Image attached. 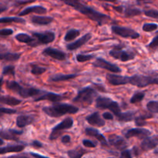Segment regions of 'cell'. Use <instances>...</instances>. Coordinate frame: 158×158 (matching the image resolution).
Segmentation results:
<instances>
[{
  "label": "cell",
  "mask_w": 158,
  "mask_h": 158,
  "mask_svg": "<svg viewBox=\"0 0 158 158\" xmlns=\"http://www.w3.org/2000/svg\"><path fill=\"white\" fill-rule=\"evenodd\" d=\"M158 140L154 137H148L144 138L140 144V148L143 151H148L154 149L157 147Z\"/></svg>",
  "instance_id": "22"
},
{
  "label": "cell",
  "mask_w": 158,
  "mask_h": 158,
  "mask_svg": "<svg viewBox=\"0 0 158 158\" xmlns=\"http://www.w3.org/2000/svg\"><path fill=\"white\" fill-rule=\"evenodd\" d=\"M32 35L35 39V42L30 45L31 47H35L40 45H46L55 40L56 35L52 31H46L43 32H32Z\"/></svg>",
  "instance_id": "5"
},
{
  "label": "cell",
  "mask_w": 158,
  "mask_h": 158,
  "mask_svg": "<svg viewBox=\"0 0 158 158\" xmlns=\"http://www.w3.org/2000/svg\"><path fill=\"white\" fill-rule=\"evenodd\" d=\"M15 39L19 43H26L30 46L31 44L35 42V39L32 35H29L26 33H18L15 35Z\"/></svg>",
  "instance_id": "29"
},
{
  "label": "cell",
  "mask_w": 158,
  "mask_h": 158,
  "mask_svg": "<svg viewBox=\"0 0 158 158\" xmlns=\"http://www.w3.org/2000/svg\"><path fill=\"white\" fill-rule=\"evenodd\" d=\"M99 1L101 2H112V3H115L117 2L118 0H99Z\"/></svg>",
  "instance_id": "56"
},
{
  "label": "cell",
  "mask_w": 158,
  "mask_h": 158,
  "mask_svg": "<svg viewBox=\"0 0 158 158\" xmlns=\"http://www.w3.org/2000/svg\"><path fill=\"white\" fill-rule=\"evenodd\" d=\"M30 155L32 156V157L35 158H49L47 157H45V156H42L40 155V154H36V153H33V152H30Z\"/></svg>",
  "instance_id": "55"
},
{
  "label": "cell",
  "mask_w": 158,
  "mask_h": 158,
  "mask_svg": "<svg viewBox=\"0 0 158 158\" xmlns=\"http://www.w3.org/2000/svg\"><path fill=\"white\" fill-rule=\"evenodd\" d=\"M111 30L114 34L125 39L136 40V39H138L140 37V33H138L131 28L123 27V26H111Z\"/></svg>",
  "instance_id": "7"
},
{
  "label": "cell",
  "mask_w": 158,
  "mask_h": 158,
  "mask_svg": "<svg viewBox=\"0 0 158 158\" xmlns=\"http://www.w3.org/2000/svg\"><path fill=\"white\" fill-rule=\"evenodd\" d=\"M0 112L2 114H16L17 110L15 109H10V108H5L1 107L0 108Z\"/></svg>",
  "instance_id": "46"
},
{
  "label": "cell",
  "mask_w": 158,
  "mask_h": 158,
  "mask_svg": "<svg viewBox=\"0 0 158 158\" xmlns=\"http://www.w3.org/2000/svg\"><path fill=\"white\" fill-rule=\"evenodd\" d=\"M151 134V131L145 128H132V129L128 130L125 133L124 136L127 139L131 138V137H137V138L143 140L146 137H150Z\"/></svg>",
  "instance_id": "9"
},
{
  "label": "cell",
  "mask_w": 158,
  "mask_h": 158,
  "mask_svg": "<svg viewBox=\"0 0 158 158\" xmlns=\"http://www.w3.org/2000/svg\"><path fill=\"white\" fill-rule=\"evenodd\" d=\"M0 23H19V24H26V21L25 19L19 16H4L0 19Z\"/></svg>",
  "instance_id": "32"
},
{
  "label": "cell",
  "mask_w": 158,
  "mask_h": 158,
  "mask_svg": "<svg viewBox=\"0 0 158 158\" xmlns=\"http://www.w3.org/2000/svg\"><path fill=\"white\" fill-rule=\"evenodd\" d=\"M80 109L77 106L67 103H56L52 106L43 108V112L50 117H60L66 114H75Z\"/></svg>",
  "instance_id": "2"
},
{
  "label": "cell",
  "mask_w": 158,
  "mask_h": 158,
  "mask_svg": "<svg viewBox=\"0 0 158 158\" xmlns=\"http://www.w3.org/2000/svg\"><path fill=\"white\" fill-rule=\"evenodd\" d=\"M70 141H71V137H70V136H69V135H64V136H63V137H62V138H61V142L63 143H65V144H66V143H70Z\"/></svg>",
  "instance_id": "51"
},
{
  "label": "cell",
  "mask_w": 158,
  "mask_h": 158,
  "mask_svg": "<svg viewBox=\"0 0 158 158\" xmlns=\"http://www.w3.org/2000/svg\"><path fill=\"white\" fill-rule=\"evenodd\" d=\"M93 58H94V56L92 54H77L76 59L77 61L79 63H84V62H87L89 60H91Z\"/></svg>",
  "instance_id": "41"
},
{
  "label": "cell",
  "mask_w": 158,
  "mask_h": 158,
  "mask_svg": "<svg viewBox=\"0 0 158 158\" xmlns=\"http://www.w3.org/2000/svg\"><path fill=\"white\" fill-rule=\"evenodd\" d=\"M150 85H158V77H150Z\"/></svg>",
  "instance_id": "52"
},
{
  "label": "cell",
  "mask_w": 158,
  "mask_h": 158,
  "mask_svg": "<svg viewBox=\"0 0 158 158\" xmlns=\"http://www.w3.org/2000/svg\"><path fill=\"white\" fill-rule=\"evenodd\" d=\"M154 117L153 114H144V115H140L137 116L135 117L134 120H135V124L136 126L138 127H142L147 125V119L152 118Z\"/></svg>",
  "instance_id": "34"
},
{
  "label": "cell",
  "mask_w": 158,
  "mask_h": 158,
  "mask_svg": "<svg viewBox=\"0 0 158 158\" xmlns=\"http://www.w3.org/2000/svg\"><path fill=\"white\" fill-rule=\"evenodd\" d=\"M110 158H111V157H110Z\"/></svg>",
  "instance_id": "57"
},
{
  "label": "cell",
  "mask_w": 158,
  "mask_h": 158,
  "mask_svg": "<svg viewBox=\"0 0 158 158\" xmlns=\"http://www.w3.org/2000/svg\"><path fill=\"white\" fill-rule=\"evenodd\" d=\"M26 148L23 144H15V145H8L6 147H2L0 148V154H5L7 153H19L21 152Z\"/></svg>",
  "instance_id": "26"
},
{
  "label": "cell",
  "mask_w": 158,
  "mask_h": 158,
  "mask_svg": "<svg viewBox=\"0 0 158 158\" xmlns=\"http://www.w3.org/2000/svg\"><path fill=\"white\" fill-rule=\"evenodd\" d=\"M47 12V9L42 6H28L25 8L23 10L19 13V16L22 17L24 15H29L30 13H36V14H46Z\"/></svg>",
  "instance_id": "19"
},
{
  "label": "cell",
  "mask_w": 158,
  "mask_h": 158,
  "mask_svg": "<svg viewBox=\"0 0 158 158\" xmlns=\"http://www.w3.org/2000/svg\"><path fill=\"white\" fill-rule=\"evenodd\" d=\"M85 134L87 136H89V137H94L95 139H97L103 147L109 146L106 139L105 138L104 136H103L98 130L93 127H86V129H85Z\"/></svg>",
  "instance_id": "15"
},
{
  "label": "cell",
  "mask_w": 158,
  "mask_h": 158,
  "mask_svg": "<svg viewBox=\"0 0 158 158\" xmlns=\"http://www.w3.org/2000/svg\"><path fill=\"white\" fill-rule=\"evenodd\" d=\"M73 120L72 117H66V119L63 120L62 122H60V123L56 125V126L52 128V131H60L62 132L64 130H68L70 129L71 127H73Z\"/></svg>",
  "instance_id": "24"
},
{
  "label": "cell",
  "mask_w": 158,
  "mask_h": 158,
  "mask_svg": "<svg viewBox=\"0 0 158 158\" xmlns=\"http://www.w3.org/2000/svg\"><path fill=\"white\" fill-rule=\"evenodd\" d=\"M13 33V30L12 29H2L0 30V35L2 36H9Z\"/></svg>",
  "instance_id": "47"
},
{
  "label": "cell",
  "mask_w": 158,
  "mask_h": 158,
  "mask_svg": "<svg viewBox=\"0 0 158 158\" xmlns=\"http://www.w3.org/2000/svg\"><path fill=\"white\" fill-rule=\"evenodd\" d=\"M96 107L100 110H110L116 117L121 114L119 103L107 97L98 96L96 99Z\"/></svg>",
  "instance_id": "4"
},
{
  "label": "cell",
  "mask_w": 158,
  "mask_h": 158,
  "mask_svg": "<svg viewBox=\"0 0 158 158\" xmlns=\"http://www.w3.org/2000/svg\"><path fill=\"white\" fill-rule=\"evenodd\" d=\"M31 23L36 26H47L54 21L52 16H41V15H32L30 18Z\"/></svg>",
  "instance_id": "20"
},
{
  "label": "cell",
  "mask_w": 158,
  "mask_h": 158,
  "mask_svg": "<svg viewBox=\"0 0 158 158\" xmlns=\"http://www.w3.org/2000/svg\"><path fill=\"white\" fill-rule=\"evenodd\" d=\"M6 87L9 89H10V90L13 91V92L19 94V93L20 92V90H21L23 86H22L19 83H17L16 81H13V80H12V81L6 82Z\"/></svg>",
  "instance_id": "36"
},
{
  "label": "cell",
  "mask_w": 158,
  "mask_h": 158,
  "mask_svg": "<svg viewBox=\"0 0 158 158\" xmlns=\"http://www.w3.org/2000/svg\"><path fill=\"white\" fill-rule=\"evenodd\" d=\"M79 76V74H62L57 73L51 76L49 78V82H62L73 80Z\"/></svg>",
  "instance_id": "25"
},
{
  "label": "cell",
  "mask_w": 158,
  "mask_h": 158,
  "mask_svg": "<svg viewBox=\"0 0 158 158\" xmlns=\"http://www.w3.org/2000/svg\"><path fill=\"white\" fill-rule=\"evenodd\" d=\"M80 34V31L79 29H70L66 32L64 35V40L66 42H71L72 40H75L77 36Z\"/></svg>",
  "instance_id": "35"
},
{
  "label": "cell",
  "mask_w": 158,
  "mask_h": 158,
  "mask_svg": "<svg viewBox=\"0 0 158 158\" xmlns=\"http://www.w3.org/2000/svg\"><path fill=\"white\" fill-rule=\"evenodd\" d=\"M142 12H143V11L138 8L134 7L133 6H127L124 7L123 13L126 18H132V17L141 15Z\"/></svg>",
  "instance_id": "27"
},
{
  "label": "cell",
  "mask_w": 158,
  "mask_h": 158,
  "mask_svg": "<svg viewBox=\"0 0 158 158\" xmlns=\"http://www.w3.org/2000/svg\"><path fill=\"white\" fill-rule=\"evenodd\" d=\"M21 52H4L1 53L0 59L2 60H6V61H17L21 58Z\"/></svg>",
  "instance_id": "30"
},
{
  "label": "cell",
  "mask_w": 158,
  "mask_h": 158,
  "mask_svg": "<svg viewBox=\"0 0 158 158\" xmlns=\"http://www.w3.org/2000/svg\"><path fill=\"white\" fill-rule=\"evenodd\" d=\"M129 84L139 88L146 87L149 86V76L134 75L129 77Z\"/></svg>",
  "instance_id": "12"
},
{
  "label": "cell",
  "mask_w": 158,
  "mask_h": 158,
  "mask_svg": "<svg viewBox=\"0 0 158 158\" xmlns=\"http://www.w3.org/2000/svg\"><path fill=\"white\" fill-rule=\"evenodd\" d=\"M110 56L113 58L122 62H127L135 58L136 53L132 51L123 50L120 46H117L109 52Z\"/></svg>",
  "instance_id": "6"
},
{
  "label": "cell",
  "mask_w": 158,
  "mask_h": 158,
  "mask_svg": "<svg viewBox=\"0 0 158 158\" xmlns=\"http://www.w3.org/2000/svg\"><path fill=\"white\" fill-rule=\"evenodd\" d=\"M46 92L44 90H40V89H36L34 87H29V88H25L23 87L21 89L20 92L19 93V95L23 98H29V97H35L37 95L43 94V93Z\"/></svg>",
  "instance_id": "21"
},
{
  "label": "cell",
  "mask_w": 158,
  "mask_h": 158,
  "mask_svg": "<svg viewBox=\"0 0 158 158\" xmlns=\"http://www.w3.org/2000/svg\"><path fill=\"white\" fill-rule=\"evenodd\" d=\"M92 38V35L91 33H86L85 35H83V36L80 37V39L77 40L76 41L73 42V43H68L66 45V49L69 51H74L78 49L79 48H80L81 46H83V45H85L86 43H87L89 40Z\"/></svg>",
  "instance_id": "13"
},
{
  "label": "cell",
  "mask_w": 158,
  "mask_h": 158,
  "mask_svg": "<svg viewBox=\"0 0 158 158\" xmlns=\"http://www.w3.org/2000/svg\"><path fill=\"white\" fill-rule=\"evenodd\" d=\"M47 69L45 67H42V66H38V65L32 64L31 66V73L35 76H40L42 74L44 73Z\"/></svg>",
  "instance_id": "38"
},
{
  "label": "cell",
  "mask_w": 158,
  "mask_h": 158,
  "mask_svg": "<svg viewBox=\"0 0 158 158\" xmlns=\"http://www.w3.org/2000/svg\"><path fill=\"white\" fill-rule=\"evenodd\" d=\"M93 66L97 68H101V69H106V70L110 71L111 73H121V69L117 65L108 62L107 60H104L103 58H97L95 61L93 63Z\"/></svg>",
  "instance_id": "8"
},
{
  "label": "cell",
  "mask_w": 158,
  "mask_h": 158,
  "mask_svg": "<svg viewBox=\"0 0 158 158\" xmlns=\"http://www.w3.org/2000/svg\"><path fill=\"white\" fill-rule=\"evenodd\" d=\"M147 109L151 114H158V100H152L148 102L147 104Z\"/></svg>",
  "instance_id": "39"
},
{
  "label": "cell",
  "mask_w": 158,
  "mask_h": 158,
  "mask_svg": "<svg viewBox=\"0 0 158 158\" xmlns=\"http://www.w3.org/2000/svg\"><path fill=\"white\" fill-rule=\"evenodd\" d=\"M23 134V131H16L14 129H8V130H1L0 136L1 138L3 140H14V141H19L18 136L22 135Z\"/></svg>",
  "instance_id": "17"
},
{
  "label": "cell",
  "mask_w": 158,
  "mask_h": 158,
  "mask_svg": "<svg viewBox=\"0 0 158 158\" xmlns=\"http://www.w3.org/2000/svg\"><path fill=\"white\" fill-rule=\"evenodd\" d=\"M148 47L149 49H156L158 48V35H156L152 40H151V43L148 45Z\"/></svg>",
  "instance_id": "44"
},
{
  "label": "cell",
  "mask_w": 158,
  "mask_h": 158,
  "mask_svg": "<svg viewBox=\"0 0 158 158\" xmlns=\"http://www.w3.org/2000/svg\"><path fill=\"white\" fill-rule=\"evenodd\" d=\"M0 102H1V103H2V104L14 106H17V105H19L20 103H22V100L16 99L15 97H11V96L2 95L0 97Z\"/></svg>",
  "instance_id": "28"
},
{
  "label": "cell",
  "mask_w": 158,
  "mask_h": 158,
  "mask_svg": "<svg viewBox=\"0 0 158 158\" xmlns=\"http://www.w3.org/2000/svg\"><path fill=\"white\" fill-rule=\"evenodd\" d=\"M87 151L83 149L81 147H78L76 149L70 150L67 152L68 156L70 158H82L84 154H86Z\"/></svg>",
  "instance_id": "33"
},
{
  "label": "cell",
  "mask_w": 158,
  "mask_h": 158,
  "mask_svg": "<svg viewBox=\"0 0 158 158\" xmlns=\"http://www.w3.org/2000/svg\"><path fill=\"white\" fill-rule=\"evenodd\" d=\"M143 14L150 18L158 19V10L156 9H146L143 10Z\"/></svg>",
  "instance_id": "43"
},
{
  "label": "cell",
  "mask_w": 158,
  "mask_h": 158,
  "mask_svg": "<svg viewBox=\"0 0 158 158\" xmlns=\"http://www.w3.org/2000/svg\"><path fill=\"white\" fill-rule=\"evenodd\" d=\"M64 99H66V97L60 95V94H54V93L51 92H45L43 93V95L35 97L33 101L38 102L42 101V100H49V101L52 102V103H59V102L62 101Z\"/></svg>",
  "instance_id": "14"
},
{
  "label": "cell",
  "mask_w": 158,
  "mask_h": 158,
  "mask_svg": "<svg viewBox=\"0 0 158 158\" xmlns=\"http://www.w3.org/2000/svg\"><path fill=\"white\" fill-rule=\"evenodd\" d=\"M60 1L72 7L75 10L78 11L92 21L96 22L100 26L113 22V19L110 15L98 12L94 8L82 2L80 0H60Z\"/></svg>",
  "instance_id": "1"
},
{
  "label": "cell",
  "mask_w": 158,
  "mask_h": 158,
  "mask_svg": "<svg viewBox=\"0 0 158 158\" xmlns=\"http://www.w3.org/2000/svg\"><path fill=\"white\" fill-rule=\"evenodd\" d=\"M35 118L31 115H20L16 118V126L19 128H23L33 123Z\"/></svg>",
  "instance_id": "23"
},
{
  "label": "cell",
  "mask_w": 158,
  "mask_h": 158,
  "mask_svg": "<svg viewBox=\"0 0 158 158\" xmlns=\"http://www.w3.org/2000/svg\"><path fill=\"white\" fill-rule=\"evenodd\" d=\"M120 158H133L131 155V151L130 150H124L122 151L121 154H120Z\"/></svg>",
  "instance_id": "48"
},
{
  "label": "cell",
  "mask_w": 158,
  "mask_h": 158,
  "mask_svg": "<svg viewBox=\"0 0 158 158\" xmlns=\"http://www.w3.org/2000/svg\"><path fill=\"white\" fill-rule=\"evenodd\" d=\"M2 76H15V66L12 65H8L3 67L2 72Z\"/></svg>",
  "instance_id": "42"
},
{
  "label": "cell",
  "mask_w": 158,
  "mask_h": 158,
  "mask_svg": "<svg viewBox=\"0 0 158 158\" xmlns=\"http://www.w3.org/2000/svg\"><path fill=\"white\" fill-rule=\"evenodd\" d=\"M86 120L88 122V123L94 127H101L105 126L106 122L104 121L103 119L100 117V114L98 112H94L93 114H89V116L86 117Z\"/></svg>",
  "instance_id": "18"
},
{
  "label": "cell",
  "mask_w": 158,
  "mask_h": 158,
  "mask_svg": "<svg viewBox=\"0 0 158 158\" xmlns=\"http://www.w3.org/2000/svg\"><path fill=\"white\" fill-rule=\"evenodd\" d=\"M7 158H29L26 154H15V155H12V156H9Z\"/></svg>",
  "instance_id": "54"
},
{
  "label": "cell",
  "mask_w": 158,
  "mask_h": 158,
  "mask_svg": "<svg viewBox=\"0 0 158 158\" xmlns=\"http://www.w3.org/2000/svg\"><path fill=\"white\" fill-rule=\"evenodd\" d=\"M43 54L59 61H64L66 59V54L64 52L52 47H47L43 49Z\"/></svg>",
  "instance_id": "11"
},
{
  "label": "cell",
  "mask_w": 158,
  "mask_h": 158,
  "mask_svg": "<svg viewBox=\"0 0 158 158\" xmlns=\"http://www.w3.org/2000/svg\"><path fill=\"white\" fill-rule=\"evenodd\" d=\"M158 29V25L157 23H145L142 26V29L146 32H154V31L157 30Z\"/></svg>",
  "instance_id": "40"
},
{
  "label": "cell",
  "mask_w": 158,
  "mask_h": 158,
  "mask_svg": "<svg viewBox=\"0 0 158 158\" xmlns=\"http://www.w3.org/2000/svg\"><path fill=\"white\" fill-rule=\"evenodd\" d=\"M114 114L113 113H110V112H105L103 113V118L105 119V120H114Z\"/></svg>",
  "instance_id": "49"
},
{
  "label": "cell",
  "mask_w": 158,
  "mask_h": 158,
  "mask_svg": "<svg viewBox=\"0 0 158 158\" xmlns=\"http://www.w3.org/2000/svg\"><path fill=\"white\" fill-rule=\"evenodd\" d=\"M108 141H109V143L111 146H113L116 149L119 150V151H124L128 147L126 140L122 137H120V136L112 135L111 137H109Z\"/></svg>",
  "instance_id": "16"
},
{
  "label": "cell",
  "mask_w": 158,
  "mask_h": 158,
  "mask_svg": "<svg viewBox=\"0 0 158 158\" xmlns=\"http://www.w3.org/2000/svg\"><path fill=\"white\" fill-rule=\"evenodd\" d=\"M135 112L134 111H127V112L121 113L117 119L118 120L119 122H123V123H127V122H131L135 119Z\"/></svg>",
  "instance_id": "31"
},
{
  "label": "cell",
  "mask_w": 158,
  "mask_h": 158,
  "mask_svg": "<svg viewBox=\"0 0 158 158\" xmlns=\"http://www.w3.org/2000/svg\"><path fill=\"white\" fill-rule=\"evenodd\" d=\"M31 146L34 148H36V149H40V148H43V143H42L41 142L39 141V140H33V141H32V143H31Z\"/></svg>",
  "instance_id": "50"
},
{
  "label": "cell",
  "mask_w": 158,
  "mask_h": 158,
  "mask_svg": "<svg viewBox=\"0 0 158 158\" xmlns=\"http://www.w3.org/2000/svg\"><path fill=\"white\" fill-rule=\"evenodd\" d=\"M97 96V93L91 86H86L83 88L78 92L76 97L73 99V102L75 103H80L83 106H89L94 102V98Z\"/></svg>",
  "instance_id": "3"
},
{
  "label": "cell",
  "mask_w": 158,
  "mask_h": 158,
  "mask_svg": "<svg viewBox=\"0 0 158 158\" xmlns=\"http://www.w3.org/2000/svg\"><path fill=\"white\" fill-rule=\"evenodd\" d=\"M83 146L88 148H95L97 147V143L94 142L93 140H87V139H84L83 140Z\"/></svg>",
  "instance_id": "45"
},
{
  "label": "cell",
  "mask_w": 158,
  "mask_h": 158,
  "mask_svg": "<svg viewBox=\"0 0 158 158\" xmlns=\"http://www.w3.org/2000/svg\"><path fill=\"white\" fill-rule=\"evenodd\" d=\"M113 9L117 12H120V13H123V10H124V7L123 6H113Z\"/></svg>",
  "instance_id": "53"
},
{
  "label": "cell",
  "mask_w": 158,
  "mask_h": 158,
  "mask_svg": "<svg viewBox=\"0 0 158 158\" xmlns=\"http://www.w3.org/2000/svg\"><path fill=\"white\" fill-rule=\"evenodd\" d=\"M145 97V93L144 92H137L132 96V97L130 100V103H137L141 102L142 100L144 99Z\"/></svg>",
  "instance_id": "37"
},
{
  "label": "cell",
  "mask_w": 158,
  "mask_h": 158,
  "mask_svg": "<svg viewBox=\"0 0 158 158\" xmlns=\"http://www.w3.org/2000/svg\"><path fill=\"white\" fill-rule=\"evenodd\" d=\"M106 77L107 81L113 86H120V85H126L129 83V77L127 76L107 73Z\"/></svg>",
  "instance_id": "10"
}]
</instances>
